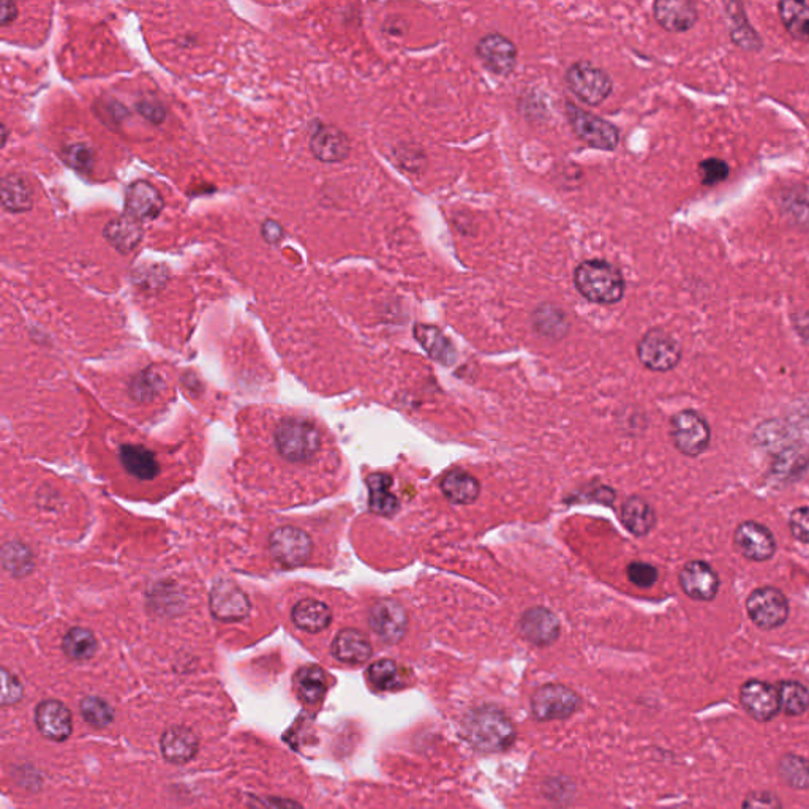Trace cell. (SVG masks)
Returning a JSON list of instances; mask_svg holds the SVG:
<instances>
[{
    "mask_svg": "<svg viewBox=\"0 0 809 809\" xmlns=\"http://www.w3.org/2000/svg\"><path fill=\"white\" fill-rule=\"evenodd\" d=\"M163 757L171 764L182 765L192 761L198 754L200 742L189 727L174 726L166 730L160 740Z\"/></svg>",
    "mask_w": 809,
    "mask_h": 809,
    "instance_id": "23",
    "label": "cell"
},
{
    "mask_svg": "<svg viewBox=\"0 0 809 809\" xmlns=\"http://www.w3.org/2000/svg\"><path fill=\"white\" fill-rule=\"evenodd\" d=\"M275 560L286 568H296L309 561L312 541L309 535L296 527H282L272 533L269 541Z\"/></svg>",
    "mask_w": 809,
    "mask_h": 809,
    "instance_id": "12",
    "label": "cell"
},
{
    "mask_svg": "<svg viewBox=\"0 0 809 809\" xmlns=\"http://www.w3.org/2000/svg\"><path fill=\"white\" fill-rule=\"evenodd\" d=\"M65 655L75 661H86L97 653V639L89 629L73 628L68 631L62 642Z\"/></svg>",
    "mask_w": 809,
    "mask_h": 809,
    "instance_id": "37",
    "label": "cell"
},
{
    "mask_svg": "<svg viewBox=\"0 0 809 809\" xmlns=\"http://www.w3.org/2000/svg\"><path fill=\"white\" fill-rule=\"evenodd\" d=\"M367 678L378 691H392L400 686L399 667L391 659H380L367 670Z\"/></svg>",
    "mask_w": 809,
    "mask_h": 809,
    "instance_id": "38",
    "label": "cell"
},
{
    "mask_svg": "<svg viewBox=\"0 0 809 809\" xmlns=\"http://www.w3.org/2000/svg\"><path fill=\"white\" fill-rule=\"evenodd\" d=\"M441 492L456 505H471L481 493L479 481L465 471H449L440 482Z\"/></svg>",
    "mask_w": 809,
    "mask_h": 809,
    "instance_id": "28",
    "label": "cell"
},
{
    "mask_svg": "<svg viewBox=\"0 0 809 809\" xmlns=\"http://www.w3.org/2000/svg\"><path fill=\"white\" fill-rule=\"evenodd\" d=\"M103 238L121 255H130L138 249L144 238L143 225L140 220L124 214L114 217L103 228Z\"/></svg>",
    "mask_w": 809,
    "mask_h": 809,
    "instance_id": "22",
    "label": "cell"
},
{
    "mask_svg": "<svg viewBox=\"0 0 809 809\" xmlns=\"http://www.w3.org/2000/svg\"><path fill=\"white\" fill-rule=\"evenodd\" d=\"M136 110L146 121L151 124L159 125L165 121L166 113L165 108L159 102H151V100H143V102L136 105Z\"/></svg>",
    "mask_w": 809,
    "mask_h": 809,
    "instance_id": "45",
    "label": "cell"
},
{
    "mask_svg": "<svg viewBox=\"0 0 809 809\" xmlns=\"http://www.w3.org/2000/svg\"><path fill=\"white\" fill-rule=\"evenodd\" d=\"M566 117L572 132L588 146L598 151L612 152L620 144V130L604 117L588 113L584 108L566 102Z\"/></svg>",
    "mask_w": 809,
    "mask_h": 809,
    "instance_id": "5",
    "label": "cell"
},
{
    "mask_svg": "<svg viewBox=\"0 0 809 809\" xmlns=\"http://www.w3.org/2000/svg\"><path fill=\"white\" fill-rule=\"evenodd\" d=\"M465 734L475 748L498 753L512 746L516 729L511 719L497 708H478L465 719Z\"/></svg>",
    "mask_w": 809,
    "mask_h": 809,
    "instance_id": "2",
    "label": "cell"
},
{
    "mask_svg": "<svg viewBox=\"0 0 809 809\" xmlns=\"http://www.w3.org/2000/svg\"><path fill=\"white\" fill-rule=\"evenodd\" d=\"M275 445L283 459L296 463L309 462L320 451V432L304 419L288 418L277 427Z\"/></svg>",
    "mask_w": 809,
    "mask_h": 809,
    "instance_id": "3",
    "label": "cell"
},
{
    "mask_svg": "<svg viewBox=\"0 0 809 809\" xmlns=\"http://www.w3.org/2000/svg\"><path fill=\"white\" fill-rule=\"evenodd\" d=\"M520 633L531 644L547 647L560 637V621L546 607H531L520 618Z\"/></svg>",
    "mask_w": 809,
    "mask_h": 809,
    "instance_id": "20",
    "label": "cell"
},
{
    "mask_svg": "<svg viewBox=\"0 0 809 809\" xmlns=\"http://www.w3.org/2000/svg\"><path fill=\"white\" fill-rule=\"evenodd\" d=\"M680 587L689 598L708 603L718 596L719 577L712 566L702 560L689 561L678 576Z\"/></svg>",
    "mask_w": 809,
    "mask_h": 809,
    "instance_id": "16",
    "label": "cell"
},
{
    "mask_svg": "<svg viewBox=\"0 0 809 809\" xmlns=\"http://www.w3.org/2000/svg\"><path fill=\"white\" fill-rule=\"evenodd\" d=\"M628 577L636 587L650 588L658 582V569L644 561H634L628 566Z\"/></svg>",
    "mask_w": 809,
    "mask_h": 809,
    "instance_id": "42",
    "label": "cell"
},
{
    "mask_svg": "<svg viewBox=\"0 0 809 809\" xmlns=\"http://www.w3.org/2000/svg\"><path fill=\"white\" fill-rule=\"evenodd\" d=\"M370 628L386 644H397L407 634L408 615L396 601H378L369 615Z\"/></svg>",
    "mask_w": 809,
    "mask_h": 809,
    "instance_id": "14",
    "label": "cell"
},
{
    "mask_svg": "<svg viewBox=\"0 0 809 809\" xmlns=\"http://www.w3.org/2000/svg\"><path fill=\"white\" fill-rule=\"evenodd\" d=\"M18 13V5L4 0L2 7H0V24L4 27L10 26L18 18Z\"/></svg>",
    "mask_w": 809,
    "mask_h": 809,
    "instance_id": "48",
    "label": "cell"
},
{
    "mask_svg": "<svg viewBox=\"0 0 809 809\" xmlns=\"http://www.w3.org/2000/svg\"><path fill=\"white\" fill-rule=\"evenodd\" d=\"M165 209V200L151 182L135 181L125 190V214L133 219L154 220Z\"/></svg>",
    "mask_w": 809,
    "mask_h": 809,
    "instance_id": "19",
    "label": "cell"
},
{
    "mask_svg": "<svg viewBox=\"0 0 809 809\" xmlns=\"http://www.w3.org/2000/svg\"><path fill=\"white\" fill-rule=\"evenodd\" d=\"M789 601L775 587L754 590L746 599V612L757 628L772 631L781 628L789 618Z\"/></svg>",
    "mask_w": 809,
    "mask_h": 809,
    "instance_id": "8",
    "label": "cell"
},
{
    "mask_svg": "<svg viewBox=\"0 0 809 809\" xmlns=\"http://www.w3.org/2000/svg\"><path fill=\"white\" fill-rule=\"evenodd\" d=\"M734 546L746 560L762 563L775 555L776 539L765 525L748 520L735 528Z\"/></svg>",
    "mask_w": 809,
    "mask_h": 809,
    "instance_id": "13",
    "label": "cell"
},
{
    "mask_svg": "<svg viewBox=\"0 0 809 809\" xmlns=\"http://www.w3.org/2000/svg\"><path fill=\"white\" fill-rule=\"evenodd\" d=\"M621 522L629 533L644 538L656 525V514L644 498L631 497L621 506Z\"/></svg>",
    "mask_w": 809,
    "mask_h": 809,
    "instance_id": "27",
    "label": "cell"
},
{
    "mask_svg": "<svg viewBox=\"0 0 809 809\" xmlns=\"http://www.w3.org/2000/svg\"><path fill=\"white\" fill-rule=\"evenodd\" d=\"M789 530L797 541L809 544V506L797 508L789 517Z\"/></svg>",
    "mask_w": 809,
    "mask_h": 809,
    "instance_id": "44",
    "label": "cell"
},
{
    "mask_svg": "<svg viewBox=\"0 0 809 809\" xmlns=\"http://www.w3.org/2000/svg\"><path fill=\"white\" fill-rule=\"evenodd\" d=\"M35 724L43 737L53 742H65L72 735V712L59 700H45L35 710Z\"/></svg>",
    "mask_w": 809,
    "mask_h": 809,
    "instance_id": "18",
    "label": "cell"
},
{
    "mask_svg": "<svg viewBox=\"0 0 809 809\" xmlns=\"http://www.w3.org/2000/svg\"><path fill=\"white\" fill-rule=\"evenodd\" d=\"M729 165L721 159H707L699 163V176L702 184L707 187L726 181L729 177Z\"/></svg>",
    "mask_w": 809,
    "mask_h": 809,
    "instance_id": "41",
    "label": "cell"
},
{
    "mask_svg": "<svg viewBox=\"0 0 809 809\" xmlns=\"http://www.w3.org/2000/svg\"><path fill=\"white\" fill-rule=\"evenodd\" d=\"M122 465L130 475L149 481L159 473V462L149 449L143 446L127 445L121 451Z\"/></svg>",
    "mask_w": 809,
    "mask_h": 809,
    "instance_id": "33",
    "label": "cell"
},
{
    "mask_svg": "<svg viewBox=\"0 0 809 809\" xmlns=\"http://www.w3.org/2000/svg\"><path fill=\"white\" fill-rule=\"evenodd\" d=\"M740 705L754 721L768 723L781 712V702L776 686L762 680H748L740 688Z\"/></svg>",
    "mask_w": 809,
    "mask_h": 809,
    "instance_id": "11",
    "label": "cell"
},
{
    "mask_svg": "<svg viewBox=\"0 0 809 809\" xmlns=\"http://www.w3.org/2000/svg\"><path fill=\"white\" fill-rule=\"evenodd\" d=\"M62 159L78 173L89 174L95 165V152L89 144H68L62 151Z\"/></svg>",
    "mask_w": 809,
    "mask_h": 809,
    "instance_id": "40",
    "label": "cell"
},
{
    "mask_svg": "<svg viewBox=\"0 0 809 809\" xmlns=\"http://www.w3.org/2000/svg\"><path fill=\"white\" fill-rule=\"evenodd\" d=\"M565 83L569 91L588 106H599L614 92V81L604 68L593 62H574L566 70Z\"/></svg>",
    "mask_w": 809,
    "mask_h": 809,
    "instance_id": "4",
    "label": "cell"
},
{
    "mask_svg": "<svg viewBox=\"0 0 809 809\" xmlns=\"http://www.w3.org/2000/svg\"><path fill=\"white\" fill-rule=\"evenodd\" d=\"M742 809H784V806L775 792L751 791L743 798Z\"/></svg>",
    "mask_w": 809,
    "mask_h": 809,
    "instance_id": "43",
    "label": "cell"
},
{
    "mask_svg": "<svg viewBox=\"0 0 809 809\" xmlns=\"http://www.w3.org/2000/svg\"><path fill=\"white\" fill-rule=\"evenodd\" d=\"M369 505L375 514L392 516L399 509V500L392 495V478L389 475H372L367 479Z\"/></svg>",
    "mask_w": 809,
    "mask_h": 809,
    "instance_id": "34",
    "label": "cell"
},
{
    "mask_svg": "<svg viewBox=\"0 0 809 809\" xmlns=\"http://www.w3.org/2000/svg\"><path fill=\"white\" fill-rule=\"evenodd\" d=\"M260 231L264 241L271 245H279L280 242L285 239V230H283V226L274 219L264 220V222L261 223Z\"/></svg>",
    "mask_w": 809,
    "mask_h": 809,
    "instance_id": "46",
    "label": "cell"
},
{
    "mask_svg": "<svg viewBox=\"0 0 809 809\" xmlns=\"http://www.w3.org/2000/svg\"><path fill=\"white\" fill-rule=\"evenodd\" d=\"M332 655L340 663L364 664L372 656V644L358 629H343L332 642Z\"/></svg>",
    "mask_w": 809,
    "mask_h": 809,
    "instance_id": "25",
    "label": "cell"
},
{
    "mask_svg": "<svg viewBox=\"0 0 809 809\" xmlns=\"http://www.w3.org/2000/svg\"><path fill=\"white\" fill-rule=\"evenodd\" d=\"M779 779L795 791L809 789V759L800 754H784L778 762Z\"/></svg>",
    "mask_w": 809,
    "mask_h": 809,
    "instance_id": "35",
    "label": "cell"
},
{
    "mask_svg": "<svg viewBox=\"0 0 809 809\" xmlns=\"http://www.w3.org/2000/svg\"><path fill=\"white\" fill-rule=\"evenodd\" d=\"M572 279L580 296L591 304L614 305L625 298V275L603 258L582 261L574 269Z\"/></svg>",
    "mask_w": 809,
    "mask_h": 809,
    "instance_id": "1",
    "label": "cell"
},
{
    "mask_svg": "<svg viewBox=\"0 0 809 809\" xmlns=\"http://www.w3.org/2000/svg\"><path fill=\"white\" fill-rule=\"evenodd\" d=\"M580 702L579 694L568 686L550 683L541 686L531 697V712L539 721H557L574 715Z\"/></svg>",
    "mask_w": 809,
    "mask_h": 809,
    "instance_id": "9",
    "label": "cell"
},
{
    "mask_svg": "<svg viewBox=\"0 0 809 809\" xmlns=\"http://www.w3.org/2000/svg\"><path fill=\"white\" fill-rule=\"evenodd\" d=\"M81 715L94 727H106L113 723L114 712L111 705L100 697L89 696L81 702Z\"/></svg>",
    "mask_w": 809,
    "mask_h": 809,
    "instance_id": "39",
    "label": "cell"
},
{
    "mask_svg": "<svg viewBox=\"0 0 809 809\" xmlns=\"http://www.w3.org/2000/svg\"><path fill=\"white\" fill-rule=\"evenodd\" d=\"M475 53L490 73L495 76H503V78L516 70L517 59H519L516 43L498 32H492V34L479 38V42L475 46Z\"/></svg>",
    "mask_w": 809,
    "mask_h": 809,
    "instance_id": "10",
    "label": "cell"
},
{
    "mask_svg": "<svg viewBox=\"0 0 809 809\" xmlns=\"http://www.w3.org/2000/svg\"><path fill=\"white\" fill-rule=\"evenodd\" d=\"M309 147L313 157L323 163H342L351 154L350 138L340 128L321 122L310 133Z\"/></svg>",
    "mask_w": 809,
    "mask_h": 809,
    "instance_id": "15",
    "label": "cell"
},
{
    "mask_svg": "<svg viewBox=\"0 0 809 809\" xmlns=\"http://www.w3.org/2000/svg\"><path fill=\"white\" fill-rule=\"evenodd\" d=\"M294 685L305 704H317L328 691V677L318 666H304L294 677Z\"/></svg>",
    "mask_w": 809,
    "mask_h": 809,
    "instance_id": "31",
    "label": "cell"
},
{
    "mask_svg": "<svg viewBox=\"0 0 809 809\" xmlns=\"http://www.w3.org/2000/svg\"><path fill=\"white\" fill-rule=\"evenodd\" d=\"M2 675H4V691H2V696H4V705L16 704V702L21 699L23 688H21L18 680H16L13 675L8 674L7 670H4Z\"/></svg>",
    "mask_w": 809,
    "mask_h": 809,
    "instance_id": "47",
    "label": "cell"
},
{
    "mask_svg": "<svg viewBox=\"0 0 809 809\" xmlns=\"http://www.w3.org/2000/svg\"><path fill=\"white\" fill-rule=\"evenodd\" d=\"M784 29L798 42L809 43V0H784L778 4Z\"/></svg>",
    "mask_w": 809,
    "mask_h": 809,
    "instance_id": "29",
    "label": "cell"
},
{
    "mask_svg": "<svg viewBox=\"0 0 809 809\" xmlns=\"http://www.w3.org/2000/svg\"><path fill=\"white\" fill-rule=\"evenodd\" d=\"M781 702V712L791 718L805 715L809 710V689L795 680H784L776 685Z\"/></svg>",
    "mask_w": 809,
    "mask_h": 809,
    "instance_id": "36",
    "label": "cell"
},
{
    "mask_svg": "<svg viewBox=\"0 0 809 809\" xmlns=\"http://www.w3.org/2000/svg\"><path fill=\"white\" fill-rule=\"evenodd\" d=\"M413 332L414 339L418 340L422 350L426 351L433 361L443 365H452L457 361V350L454 343L437 326L416 323Z\"/></svg>",
    "mask_w": 809,
    "mask_h": 809,
    "instance_id": "24",
    "label": "cell"
},
{
    "mask_svg": "<svg viewBox=\"0 0 809 809\" xmlns=\"http://www.w3.org/2000/svg\"><path fill=\"white\" fill-rule=\"evenodd\" d=\"M533 326L544 337L561 339L569 331L568 315L558 305L542 304L533 313Z\"/></svg>",
    "mask_w": 809,
    "mask_h": 809,
    "instance_id": "32",
    "label": "cell"
},
{
    "mask_svg": "<svg viewBox=\"0 0 809 809\" xmlns=\"http://www.w3.org/2000/svg\"><path fill=\"white\" fill-rule=\"evenodd\" d=\"M211 610L217 620L233 623L250 614V601L238 585L220 580L211 591Z\"/></svg>",
    "mask_w": 809,
    "mask_h": 809,
    "instance_id": "17",
    "label": "cell"
},
{
    "mask_svg": "<svg viewBox=\"0 0 809 809\" xmlns=\"http://www.w3.org/2000/svg\"><path fill=\"white\" fill-rule=\"evenodd\" d=\"M653 16L664 31L682 34L696 26L699 12L689 0H658L653 4Z\"/></svg>",
    "mask_w": 809,
    "mask_h": 809,
    "instance_id": "21",
    "label": "cell"
},
{
    "mask_svg": "<svg viewBox=\"0 0 809 809\" xmlns=\"http://www.w3.org/2000/svg\"><path fill=\"white\" fill-rule=\"evenodd\" d=\"M0 200L5 211L24 214L34 207V189L26 177L8 174L0 184Z\"/></svg>",
    "mask_w": 809,
    "mask_h": 809,
    "instance_id": "26",
    "label": "cell"
},
{
    "mask_svg": "<svg viewBox=\"0 0 809 809\" xmlns=\"http://www.w3.org/2000/svg\"><path fill=\"white\" fill-rule=\"evenodd\" d=\"M670 437L683 456L697 457L710 446L712 430L699 411L683 410L674 414L670 421Z\"/></svg>",
    "mask_w": 809,
    "mask_h": 809,
    "instance_id": "6",
    "label": "cell"
},
{
    "mask_svg": "<svg viewBox=\"0 0 809 809\" xmlns=\"http://www.w3.org/2000/svg\"><path fill=\"white\" fill-rule=\"evenodd\" d=\"M293 621L307 633H321L331 625V609L317 599H304L294 606Z\"/></svg>",
    "mask_w": 809,
    "mask_h": 809,
    "instance_id": "30",
    "label": "cell"
},
{
    "mask_svg": "<svg viewBox=\"0 0 809 809\" xmlns=\"http://www.w3.org/2000/svg\"><path fill=\"white\" fill-rule=\"evenodd\" d=\"M682 345L664 329H650L637 343V358L648 370L670 372L682 361Z\"/></svg>",
    "mask_w": 809,
    "mask_h": 809,
    "instance_id": "7",
    "label": "cell"
}]
</instances>
